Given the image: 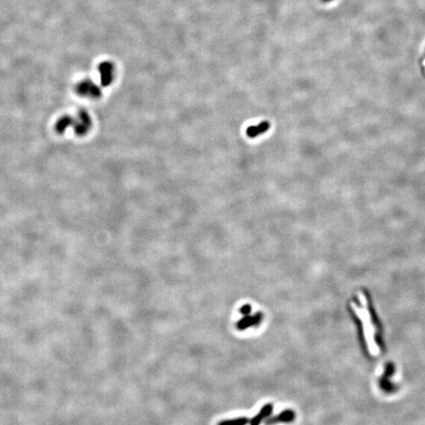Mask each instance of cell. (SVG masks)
<instances>
[{
	"mask_svg": "<svg viewBox=\"0 0 425 425\" xmlns=\"http://www.w3.org/2000/svg\"><path fill=\"white\" fill-rule=\"evenodd\" d=\"M246 418H238V419L232 420V421H223L221 425H242L247 423Z\"/></svg>",
	"mask_w": 425,
	"mask_h": 425,
	"instance_id": "obj_7",
	"label": "cell"
},
{
	"mask_svg": "<svg viewBox=\"0 0 425 425\" xmlns=\"http://www.w3.org/2000/svg\"><path fill=\"white\" fill-rule=\"evenodd\" d=\"M269 127L270 124L268 121H263L258 125H252L246 129V135L250 138L258 137V135L268 131Z\"/></svg>",
	"mask_w": 425,
	"mask_h": 425,
	"instance_id": "obj_3",
	"label": "cell"
},
{
	"mask_svg": "<svg viewBox=\"0 0 425 425\" xmlns=\"http://www.w3.org/2000/svg\"><path fill=\"white\" fill-rule=\"evenodd\" d=\"M240 312L242 313L243 314L247 315L250 312V305H245L242 308L240 309Z\"/></svg>",
	"mask_w": 425,
	"mask_h": 425,
	"instance_id": "obj_8",
	"label": "cell"
},
{
	"mask_svg": "<svg viewBox=\"0 0 425 425\" xmlns=\"http://www.w3.org/2000/svg\"><path fill=\"white\" fill-rule=\"evenodd\" d=\"M294 412L291 410H285L279 414L278 416L273 417L269 421H267L266 423H276V422H289L294 419Z\"/></svg>",
	"mask_w": 425,
	"mask_h": 425,
	"instance_id": "obj_5",
	"label": "cell"
},
{
	"mask_svg": "<svg viewBox=\"0 0 425 425\" xmlns=\"http://www.w3.org/2000/svg\"><path fill=\"white\" fill-rule=\"evenodd\" d=\"M360 300L361 302V307H358V305L354 304L353 305V308L363 322L364 335H365V340H366L369 353L371 355L376 356L380 353L379 346L376 341L377 329L373 324L370 313H369V311H368L366 298L364 294H361L360 295Z\"/></svg>",
	"mask_w": 425,
	"mask_h": 425,
	"instance_id": "obj_1",
	"label": "cell"
},
{
	"mask_svg": "<svg viewBox=\"0 0 425 425\" xmlns=\"http://www.w3.org/2000/svg\"><path fill=\"white\" fill-rule=\"evenodd\" d=\"M324 2H330V1H333V0H323Z\"/></svg>",
	"mask_w": 425,
	"mask_h": 425,
	"instance_id": "obj_9",
	"label": "cell"
},
{
	"mask_svg": "<svg viewBox=\"0 0 425 425\" xmlns=\"http://www.w3.org/2000/svg\"><path fill=\"white\" fill-rule=\"evenodd\" d=\"M71 126L74 127L75 133L77 135H84L90 130L91 126V117L87 112L81 111L78 114V118L71 117Z\"/></svg>",
	"mask_w": 425,
	"mask_h": 425,
	"instance_id": "obj_2",
	"label": "cell"
},
{
	"mask_svg": "<svg viewBox=\"0 0 425 425\" xmlns=\"http://www.w3.org/2000/svg\"><path fill=\"white\" fill-rule=\"evenodd\" d=\"M260 313H258V314L254 316H246L240 320L239 324H238V327H239V329H242V330L243 329H246L249 328V327L257 325L260 321Z\"/></svg>",
	"mask_w": 425,
	"mask_h": 425,
	"instance_id": "obj_4",
	"label": "cell"
},
{
	"mask_svg": "<svg viewBox=\"0 0 425 425\" xmlns=\"http://www.w3.org/2000/svg\"><path fill=\"white\" fill-rule=\"evenodd\" d=\"M272 406L271 404H267V405H265V406L261 409L260 412H259L258 415L255 416V417L252 419V421H250V424H251L252 425H258V424L260 423L261 421H262V419H264L265 417H267L269 415L271 412H272Z\"/></svg>",
	"mask_w": 425,
	"mask_h": 425,
	"instance_id": "obj_6",
	"label": "cell"
}]
</instances>
